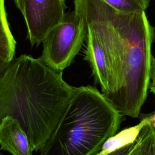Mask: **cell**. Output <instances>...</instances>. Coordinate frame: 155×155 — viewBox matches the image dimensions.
Listing matches in <instances>:
<instances>
[{
  "mask_svg": "<svg viewBox=\"0 0 155 155\" xmlns=\"http://www.w3.org/2000/svg\"><path fill=\"white\" fill-rule=\"evenodd\" d=\"M86 41L84 59L90 64L95 82L108 98L114 93V85L107 57L99 42L88 28Z\"/></svg>",
  "mask_w": 155,
  "mask_h": 155,
  "instance_id": "8992f818",
  "label": "cell"
},
{
  "mask_svg": "<svg viewBox=\"0 0 155 155\" xmlns=\"http://www.w3.org/2000/svg\"><path fill=\"white\" fill-rule=\"evenodd\" d=\"M122 115L96 88L75 87L65 111L39 155H95L115 134Z\"/></svg>",
  "mask_w": 155,
  "mask_h": 155,
  "instance_id": "3957f363",
  "label": "cell"
},
{
  "mask_svg": "<svg viewBox=\"0 0 155 155\" xmlns=\"http://www.w3.org/2000/svg\"><path fill=\"white\" fill-rule=\"evenodd\" d=\"M113 8L124 13H140L145 12L148 0H103Z\"/></svg>",
  "mask_w": 155,
  "mask_h": 155,
  "instance_id": "30bf717a",
  "label": "cell"
},
{
  "mask_svg": "<svg viewBox=\"0 0 155 155\" xmlns=\"http://www.w3.org/2000/svg\"><path fill=\"white\" fill-rule=\"evenodd\" d=\"M0 155H4V154H2V153H0Z\"/></svg>",
  "mask_w": 155,
  "mask_h": 155,
  "instance_id": "9a60e30c",
  "label": "cell"
},
{
  "mask_svg": "<svg viewBox=\"0 0 155 155\" xmlns=\"http://www.w3.org/2000/svg\"><path fill=\"white\" fill-rule=\"evenodd\" d=\"M133 143H131V144L128 145L125 147H124L113 152L112 153L110 154L109 155H127L128 154V153L130 152V150L132 148Z\"/></svg>",
  "mask_w": 155,
  "mask_h": 155,
  "instance_id": "7c38bea8",
  "label": "cell"
},
{
  "mask_svg": "<svg viewBox=\"0 0 155 155\" xmlns=\"http://www.w3.org/2000/svg\"><path fill=\"white\" fill-rule=\"evenodd\" d=\"M87 35V24L84 19L74 10L65 13L42 42L40 58L53 70L62 71L80 51Z\"/></svg>",
  "mask_w": 155,
  "mask_h": 155,
  "instance_id": "277c9868",
  "label": "cell"
},
{
  "mask_svg": "<svg viewBox=\"0 0 155 155\" xmlns=\"http://www.w3.org/2000/svg\"><path fill=\"white\" fill-rule=\"evenodd\" d=\"M16 44L7 20L4 0H0V69L14 59Z\"/></svg>",
  "mask_w": 155,
  "mask_h": 155,
  "instance_id": "ba28073f",
  "label": "cell"
},
{
  "mask_svg": "<svg viewBox=\"0 0 155 155\" xmlns=\"http://www.w3.org/2000/svg\"><path fill=\"white\" fill-rule=\"evenodd\" d=\"M62 71L40 58L22 54L13 59L0 74V122L16 119L33 151H39L50 137L74 91Z\"/></svg>",
  "mask_w": 155,
  "mask_h": 155,
  "instance_id": "7a4b0ae2",
  "label": "cell"
},
{
  "mask_svg": "<svg viewBox=\"0 0 155 155\" xmlns=\"http://www.w3.org/2000/svg\"><path fill=\"white\" fill-rule=\"evenodd\" d=\"M107 57L114 91L107 99L122 116L137 117L150 82L154 28L145 12L124 13L103 0H74Z\"/></svg>",
  "mask_w": 155,
  "mask_h": 155,
  "instance_id": "6da1fadb",
  "label": "cell"
},
{
  "mask_svg": "<svg viewBox=\"0 0 155 155\" xmlns=\"http://www.w3.org/2000/svg\"><path fill=\"white\" fill-rule=\"evenodd\" d=\"M149 120L151 125L155 128V112L153 114H149Z\"/></svg>",
  "mask_w": 155,
  "mask_h": 155,
  "instance_id": "4fadbf2b",
  "label": "cell"
},
{
  "mask_svg": "<svg viewBox=\"0 0 155 155\" xmlns=\"http://www.w3.org/2000/svg\"><path fill=\"white\" fill-rule=\"evenodd\" d=\"M21 12L31 45L42 43L65 15L66 0H13Z\"/></svg>",
  "mask_w": 155,
  "mask_h": 155,
  "instance_id": "5b68a950",
  "label": "cell"
},
{
  "mask_svg": "<svg viewBox=\"0 0 155 155\" xmlns=\"http://www.w3.org/2000/svg\"><path fill=\"white\" fill-rule=\"evenodd\" d=\"M5 67H4V68H1V69H0V74H1V73L3 71V70L5 68Z\"/></svg>",
  "mask_w": 155,
  "mask_h": 155,
  "instance_id": "5bb4252c",
  "label": "cell"
},
{
  "mask_svg": "<svg viewBox=\"0 0 155 155\" xmlns=\"http://www.w3.org/2000/svg\"><path fill=\"white\" fill-rule=\"evenodd\" d=\"M127 155H155V128L150 122L142 128Z\"/></svg>",
  "mask_w": 155,
  "mask_h": 155,
  "instance_id": "9c48e42d",
  "label": "cell"
},
{
  "mask_svg": "<svg viewBox=\"0 0 155 155\" xmlns=\"http://www.w3.org/2000/svg\"><path fill=\"white\" fill-rule=\"evenodd\" d=\"M150 80L149 89L155 97V58H153L150 68Z\"/></svg>",
  "mask_w": 155,
  "mask_h": 155,
  "instance_id": "8fae6325",
  "label": "cell"
},
{
  "mask_svg": "<svg viewBox=\"0 0 155 155\" xmlns=\"http://www.w3.org/2000/svg\"><path fill=\"white\" fill-rule=\"evenodd\" d=\"M0 146L12 155H33V148L19 122L10 116L0 122Z\"/></svg>",
  "mask_w": 155,
  "mask_h": 155,
  "instance_id": "52a82bcc",
  "label": "cell"
}]
</instances>
